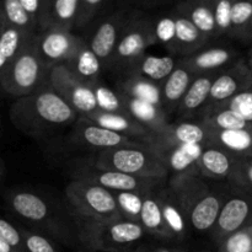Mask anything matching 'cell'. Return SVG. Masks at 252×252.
<instances>
[{
  "label": "cell",
  "instance_id": "cell-1",
  "mask_svg": "<svg viewBox=\"0 0 252 252\" xmlns=\"http://www.w3.org/2000/svg\"><path fill=\"white\" fill-rule=\"evenodd\" d=\"M9 117L20 132L41 138L74 125L79 115L48 84L31 95L16 98L10 106Z\"/></svg>",
  "mask_w": 252,
  "mask_h": 252
},
{
  "label": "cell",
  "instance_id": "cell-2",
  "mask_svg": "<svg viewBox=\"0 0 252 252\" xmlns=\"http://www.w3.org/2000/svg\"><path fill=\"white\" fill-rule=\"evenodd\" d=\"M76 228V239L83 249L91 252H111L130 249L139 243L147 231L140 223L125 220H95L71 213Z\"/></svg>",
  "mask_w": 252,
  "mask_h": 252
},
{
  "label": "cell",
  "instance_id": "cell-3",
  "mask_svg": "<svg viewBox=\"0 0 252 252\" xmlns=\"http://www.w3.org/2000/svg\"><path fill=\"white\" fill-rule=\"evenodd\" d=\"M88 162L100 169L113 170L132 176L166 180L169 175L161 154L144 142L95 153Z\"/></svg>",
  "mask_w": 252,
  "mask_h": 252
},
{
  "label": "cell",
  "instance_id": "cell-4",
  "mask_svg": "<svg viewBox=\"0 0 252 252\" xmlns=\"http://www.w3.org/2000/svg\"><path fill=\"white\" fill-rule=\"evenodd\" d=\"M49 84V69L44 66L33 48V41L7 64L0 76V90L16 98L31 95Z\"/></svg>",
  "mask_w": 252,
  "mask_h": 252
},
{
  "label": "cell",
  "instance_id": "cell-5",
  "mask_svg": "<svg viewBox=\"0 0 252 252\" xmlns=\"http://www.w3.org/2000/svg\"><path fill=\"white\" fill-rule=\"evenodd\" d=\"M157 43L154 17L142 10L134 9L118 41L108 69L125 74L143 54L147 53L149 47Z\"/></svg>",
  "mask_w": 252,
  "mask_h": 252
},
{
  "label": "cell",
  "instance_id": "cell-6",
  "mask_svg": "<svg viewBox=\"0 0 252 252\" xmlns=\"http://www.w3.org/2000/svg\"><path fill=\"white\" fill-rule=\"evenodd\" d=\"M64 192L70 206V213L102 221L123 219L115 193L108 189L85 181L71 180Z\"/></svg>",
  "mask_w": 252,
  "mask_h": 252
},
{
  "label": "cell",
  "instance_id": "cell-7",
  "mask_svg": "<svg viewBox=\"0 0 252 252\" xmlns=\"http://www.w3.org/2000/svg\"><path fill=\"white\" fill-rule=\"evenodd\" d=\"M71 180H79L89 184L97 185L111 192H149L165 186L166 180L139 177L113 171L108 169H100L88 161L75 162L70 170Z\"/></svg>",
  "mask_w": 252,
  "mask_h": 252
},
{
  "label": "cell",
  "instance_id": "cell-8",
  "mask_svg": "<svg viewBox=\"0 0 252 252\" xmlns=\"http://www.w3.org/2000/svg\"><path fill=\"white\" fill-rule=\"evenodd\" d=\"M5 202L7 208L21 219L46 226V233L51 239H58L65 244L70 241V238L58 229L59 223L53 208L43 197L27 189H12L6 193Z\"/></svg>",
  "mask_w": 252,
  "mask_h": 252
},
{
  "label": "cell",
  "instance_id": "cell-9",
  "mask_svg": "<svg viewBox=\"0 0 252 252\" xmlns=\"http://www.w3.org/2000/svg\"><path fill=\"white\" fill-rule=\"evenodd\" d=\"M134 9L127 5L117 7L93 25L90 37L85 38L89 48L100 61L102 69H108L122 32L127 26Z\"/></svg>",
  "mask_w": 252,
  "mask_h": 252
},
{
  "label": "cell",
  "instance_id": "cell-10",
  "mask_svg": "<svg viewBox=\"0 0 252 252\" xmlns=\"http://www.w3.org/2000/svg\"><path fill=\"white\" fill-rule=\"evenodd\" d=\"M85 44L84 37L61 30H47L37 33L33 38L34 52L49 70L65 64Z\"/></svg>",
  "mask_w": 252,
  "mask_h": 252
},
{
  "label": "cell",
  "instance_id": "cell-11",
  "mask_svg": "<svg viewBox=\"0 0 252 252\" xmlns=\"http://www.w3.org/2000/svg\"><path fill=\"white\" fill-rule=\"evenodd\" d=\"M49 85L78 113L79 117L97 111L93 88L76 79L63 64L49 70Z\"/></svg>",
  "mask_w": 252,
  "mask_h": 252
},
{
  "label": "cell",
  "instance_id": "cell-12",
  "mask_svg": "<svg viewBox=\"0 0 252 252\" xmlns=\"http://www.w3.org/2000/svg\"><path fill=\"white\" fill-rule=\"evenodd\" d=\"M233 192L228 194L220 209L218 219L211 230L216 245L226 236L252 224V194L231 186Z\"/></svg>",
  "mask_w": 252,
  "mask_h": 252
},
{
  "label": "cell",
  "instance_id": "cell-13",
  "mask_svg": "<svg viewBox=\"0 0 252 252\" xmlns=\"http://www.w3.org/2000/svg\"><path fill=\"white\" fill-rule=\"evenodd\" d=\"M251 88L252 78L248 63H246L245 59L240 57L238 61L234 62L233 64H230L217 74L216 79L212 84L208 101H207L206 106L202 111L223 105L238 94L249 90Z\"/></svg>",
  "mask_w": 252,
  "mask_h": 252
},
{
  "label": "cell",
  "instance_id": "cell-14",
  "mask_svg": "<svg viewBox=\"0 0 252 252\" xmlns=\"http://www.w3.org/2000/svg\"><path fill=\"white\" fill-rule=\"evenodd\" d=\"M208 129L202 122L194 121H180L169 123L158 132L153 133L148 144L158 152L171 149L189 144H207Z\"/></svg>",
  "mask_w": 252,
  "mask_h": 252
},
{
  "label": "cell",
  "instance_id": "cell-15",
  "mask_svg": "<svg viewBox=\"0 0 252 252\" xmlns=\"http://www.w3.org/2000/svg\"><path fill=\"white\" fill-rule=\"evenodd\" d=\"M69 138L73 144L80 145L84 149H90L96 153L139 142V140H134L126 135L118 134V133L111 132L105 128L93 125L81 117H79L74 123V128L69 134Z\"/></svg>",
  "mask_w": 252,
  "mask_h": 252
},
{
  "label": "cell",
  "instance_id": "cell-16",
  "mask_svg": "<svg viewBox=\"0 0 252 252\" xmlns=\"http://www.w3.org/2000/svg\"><path fill=\"white\" fill-rule=\"evenodd\" d=\"M240 58L234 47L213 46L204 47L187 57L177 58V63L189 69L194 75L206 73H218Z\"/></svg>",
  "mask_w": 252,
  "mask_h": 252
},
{
  "label": "cell",
  "instance_id": "cell-17",
  "mask_svg": "<svg viewBox=\"0 0 252 252\" xmlns=\"http://www.w3.org/2000/svg\"><path fill=\"white\" fill-rule=\"evenodd\" d=\"M88 122L93 125L102 127L105 129L111 130V132L118 133V134L126 135L128 138H132L139 142L149 143L152 133L145 129L143 126L135 122L132 117H129L126 113H110V112H101V111H95L88 116H83Z\"/></svg>",
  "mask_w": 252,
  "mask_h": 252
},
{
  "label": "cell",
  "instance_id": "cell-18",
  "mask_svg": "<svg viewBox=\"0 0 252 252\" xmlns=\"http://www.w3.org/2000/svg\"><path fill=\"white\" fill-rule=\"evenodd\" d=\"M166 186L174 193L175 198L187 214L189 219V212L192 211L194 204L211 191L204 180L198 174L193 172L174 175L170 177Z\"/></svg>",
  "mask_w": 252,
  "mask_h": 252
},
{
  "label": "cell",
  "instance_id": "cell-19",
  "mask_svg": "<svg viewBox=\"0 0 252 252\" xmlns=\"http://www.w3.org/2000/svg\"><path fill=\"white\" fill-rule=\"evenodd\" d=\"M158 198H159L165 224L172 236V241H185L192 231L187 214L185 213L175 198L174 193L167 186L159 189Z\"/></svg>",
  "mask_w": 252,
  "mask_h": 252
},
{
  "label": "cell",
  "instance_id": "cell-20",
  "mask_svg": "<svg viewBox=\"0 0 252 252\" xmlns=\"http://www.w3.org/2000/svg\"><path fill=\"white\" fill-rule=\"evenodd\" d=\"M228 194L220 191H209L199 199L189 212L191 230L199 234L211 233Z\"/></svg>",
  "mask_w": 252,
  "mask_h": 252
},
{
  "label": "cell",
  "instance_id": "cell-21",
  "mask_svg": "<svg viewBox=\"0 0 252 252\" xmlns=\"http://www.w3.org/2000/svg\"><path fill=\"white\" fill-rule=\"evenodd\" d=\"M238 160L240 159L220 148L206 145L197 161V170L202 179L207 177L212 180H228Z\"/></svg>",
  "mask_w": 252,
  "mask_h": 252
},
{
  "label": "cell",
  "instance_id": "cell-22",
  "mask_svg": "<svg viewBox=\"0 0 252 252\" xmlns=\"http://www.w3.org/2000/svg\"><path fill=\"white\" fill-rule=\"evenodd\" d=\"M218 73L201 74L193 79L176 110L177 116L180 118H184V121H189L203 110L208 101L212 84Z\"/></svg>",
  "mask_w": 252,
  "mask_h": 252
},
{
  "label": "cell",
  "instance_id": "cell-23",
  "mask_svg": "<svg viewBox=\"0 0 252 252\" xmlns=\"http://www.w3.org/2000/svg\"><path fill=\"white\" fill-rule=\"evenodd\" d=\"M197 75L185 68L184 65L177 63L176 68L172 73L162 81L160 86V95H161V107L167 115L176 112L180 102L184 98L187 89Z\"/></svg>",
  "mask_w": 252,
  "mask_h": 252
},
{
  "label": "cell",
  "instance_id": "cell-24",
  "mask_svg": "<svg viewBox=\"0 0 252 252\" xmlns=\"http://www.w3.org/2000/svg\"><path fill=\"white\" fill-rule=\"evenodd\" d=\"M207 128V127H206ZM208 129V128H207ZM240 160L252 159V129L212 130L208 129V142Z\"/></svg>",
  "mask_w": 252,
  "mask_h": 252
},
{
  "label": "cell",
  "instance_id": "cell-25",
  "mask_svg": "<svg viewBox=\"0 0 252 252\" xmlns=\"http://www.w3.org/2000/svg\"><path fill=\"white\" fill-rule=\"evenodd\" d=\"M177 65V58L174 56H154L144 53L127 71V75H137L161 86L162 81L172 73Z\"/></svg>",
  "mask_w": 252,
  "mask_h": 252
},
{
  "label": "cell",
  "instance_id": "cell-26",
  "mask_svg": "<svg viewBox=\"0 0 252 252\" xmlns=\"http://www.w3.org/2000/svg\"><path fill=\"white\" fill-rule=\"evenodd\" d=\"M171 15L175 21V56H181L180 58H182L206 47L209 39L184 14L174 9Z\"/></svg>",
  "mask_w": 252,
  "mask_h": 252
},
{
  "label": "cell",
  "instance_id": "cell-27",
  "mask_svg": "<svg viewBox=\"0 0 252 252\" xmlns=\"http://www.w3.org/2000/svg\"><path fill=\"white\" fill-rule=\"evenodd\" d=\"M122 100L126 113L132 117L135 122L143 126L145 129L149 130L152 134L170 123L169 115L162 110L161 106L135 100V98L127 97V96H122Z\"/></svg>",
  "mask_w": 252,
  "mask_h": 252
},
{
  "label": "cell",
  "instance_id": "cell-28",
  "mask_svg": "<svg viewBox=\"0 0 252 252\" xmlns=\"http://www.w3.org/2000/svg\"><path fill=\"white\" fill-rule=\"evenodd\" d=\"M80 0H48L41 32L61 30L73 32L78 19Z\"/></svg>",
  "mask_w": 252,
  "mask_h": 252
},
{
  "label": "cell",
  "instance_id": "cell-29",
  "mask_svg": "<svg viewBox=\"0 0 252 252\" xmlns=\"http://www.w3.org/2000/svg\"><path fill=\"white\" fill-rule=\"evenodd\" d=\"M159 189L144 193L139 223L147 231V234H150V235L155 236L160 240L172 241V236L167 229L166 224H165L161 208H160L159 198H158Z\"/></svg>",
  "mask_w": 252,
  "mask_h": 252
},
{
  "label": "cell",
  "instance_id": "cell-30",
  "mask_svg": "<svg viewBox=\"0 0 252 252\" xmlns=\"http://www.w3.org/2000/svg\"><path fill=\"white\" fill-rule=\"evenodd\" d=\"M204 144H189L171 148L161 152L162 160L165 162L167 172H172L171 176L180 174H198L197 161L203 152ZM199 175V174H198Z\"/></svg>",
  "mask_w": 252,
  "mask_h": 252
},
{
  "label": "cell",
  "instance_id": "cell-31",
  "mask_svg": "<svg viewBox=\"0 0 252 252\" xmlns=\"http://www.w3.org/2000/svg\"><path fill=\"white\" fill-rule=\"evenodd\" d=\"M175 10L184 14L207 39L211 41L212 38H217L216 22L211 0H189L180 2Z\"/></svg>",
  "mask_w": 252,
  "mask_h": 252
},
{
  "label": "cell",
  "instance_id": "cell-32",
  "mask_svg": "<svg viewBox=\"0 0 252 252\" xmlns=\"http://www.w3.org/2000/svg\"><path fill=\"white\" fill-rule=\"evenodd\" d=\"M71 74L89 86H93L100 81V74L102 70L100 61L89 48L88 43L81 47L65 64Z\"/></svg>",
  "mask_w": 252,
  "mask_h": 252
},
{
  "label": "cell",
  "instance_id": "cell-33",
  "mask_svg": "<svg viewBox=\"0 0 252 252\" xmlns=\"http://www.w3.org/2000/svg\"><path fill=\"white\" fill-rule=\"evenodd\" d=\"M199 122L212 130L252 129L250 122L225 106H216L199 113Z\"/></svg>",
  "mask_w": 252,
  "mask_h": 252
},
{
  "label": "cell",
  "instance_id": "cell-34",
  "mask_svg": "<svg viewBox=\"0 0 252 252\" xmlns=\"http://www.w3.org/2000/svg\"><path fill=\"white\" fill-rule=\"evenodd\" d=\"M117 93L122 96L161 106L160 85L142 76L127 75L118 83Z\"/></svg>",
  "mask_w": 252,
  "mask_h": 252
},
{
  "label": "cell",
  "instance_id": "cell-35",
  "mask_svg": "<svg viewBox=\"0 0 252 252\" xmlns=\"http://www.w3.org/2000/svg\"><path fill=\"white\" fill-rule=\"evenodd\" d=\"M34 36L36 34L27 33L11 26L4 19L0 29V52L6 66L32 43Z\"/></svg>",
  "mask_w": 252,
  "mask_h": 252
},
{
  "label": "cell",
  "instance_id": "cell-36",
  "mask_svg": "<svg viewBox=\"0 0 252 252\" xmlns=\"http://www.w3.org/2000/svg\"><path fill=\"white\" fill-rule=\"evenodd\" d=\"M0 11L5 21L11 26L31 34L38 33V27L34 20L27 14L20 4V0H4L0 1Z\"/></svg>",
  "mask_w": 252,
  "mask_h": 252
},
{
  "label": "cell",
  "instance_id": "cell-37",
  "mask_svg": "<svg viewBox=\"0 0 252 252\" xmlns=\"http://www.w3.org/2000/svg\"><path fill=\"white\" fill-rule=\"evenodd\" d=\"M113 10V2L108 0H80L75 30L88 29L102 16Z\"/></svg>",
  "mask_w": 252,
  "mask_h": 252
},
{
  "label": "cell",
  "instance_id": "cell-38",
  "mask_svg": "<svg viewBox=\"0 0 252 252\" xmlns=\"http://www.w3.org/2000/svg\"><path fill=\"white\" fill-rule=\"evenodd\" d=\"M91 88L96 98L97 111L110 113H126L122 96L117 93V90L106 86L105 84L101 83V80L94 84Z\"/></svg>",
  "mask_w": 252,
  "mask_h": 252
},
{
  "label": "cell",
  "instance_id": "cell-39",
  "mask_svg": "<svg viewBox=\"0 0 252 252\" xmlns=\"http://www.w3.org/2000/svg\"><path fill=\"white\" fill-rule=\"evenodd\" d=\"M118 209L125 220L139 223L143 197L145 192H113Z\"/></svg>",
  "mask_w": 252,
  "mask_h": 252
},
{
  "label": "cell",
  "instance_id": "cell-40",
  "mask_svg": "<svg viewBox=\"0 0 252 252\" xmlns=\"http://www.w3.org/2000/svg\"><path fill=\"white\" fill-rule=\"evenodd\" d=\"M252 17V0L248 1H233L229 38L240 39Z\"/></svg>",
  "mask_w": 252,
  "mask_h": 252
},
{
  "label": "cell",
  "instance_id": "cell-41",
  "mask_svg": "<svg viewBox=\"0 0 252 252\" xmlns=\"http://www.w3.org/2000/svg\"><path fill=\"white\" fill-rule=\"evenodd\" d=\"M19 230L26 252H62L61 249L52 240L51 236L22 226H19Z\"/></svg>",
  "mask_w": 252,
  "mask_h": 252
},
{
  "label": "cell",
  "instance_id": "cell-42",
  "mask_svg": "<svg viewBox=\"0 0 252 252\" xmlns=\"http://www.w3.org/2000/svg\"><path fill=\"white\" fill-rule=\"evenodd\" d=\"M217 248L218 252H252V224L226 236Z\"/></svg>",
  "mask_w": 252,
  "mask_h": 252
},
{
  "label": "cell",
  "instance_id": "cell-43",
  "mask_svg": "<svg viewBox=\"0 0 252 252\" xmlns=\"http://www.w3.org/2000/svg\"><path fill=\"white\" fill-rule=\"evenodd\" d=\"M154 31L155 38L158 43H161L166 47L170 53L174 54L175 52V21L171 12L169 15L155 19L154 17Z\"/></svg>",
  "mask_w": 252,
  "mask_h": 252
},
{
  "label": "cell",
  "instance_id": "cell-44",
  "mask_svg": "<svg viewBox=\"0 0 252 252\" xmlns=\"http://www.w3.org/2000/svg\"><path fill=\"white\" fill-rule=\"evenodd\" d=\"M228 181L230 186L252 194V160H238Z\"/></svg>",
  "mask_w": 252,
  "mask_h": 252
},
{
  "label": "cell",
  "instance_id": "cell-45",
  "mask_svg": "<svg viewBox=\"0 0 252 252\" xmlns=\"http://www.w3.org/2000/svg\"><path fill=\"white\" fill-rule=\"evenodd\" d=\"M213 7L214 22H216L217 38L223 36H229L230 32V20H231V0H211Z\"/></svg>",
  "mask_w": 252,
  "mask_h": 252
},
{
  "label": "cell",
  "instance_id": "cell-46",
  "mask_svg": "<svg viewBox=\"0 0 252 252\" xmlns=\"http://www.w3.org/2000/svg\"><path fill=\"white\" fill-rule=\"evenodd\" d=\"M219 106H225L226 108L240 115L241 117L245 118L252 125V88L238 94L233 98H230L228 102Z\"/></svg>",
  "mask_w": 252,
  "mask_h": 252
},
{
  "label": "cell",
  "instance_id": "cell-47",
  "mask_svg": "<svg viewBox=\"0 0 252 252\" xmlns=\"http://www.w3.org/2000/svg\"><path fill=\"white\" fill-rule=\"evenodd\" d=\"M0 239L9 244L14 250L17 252H26L22 243L21 234H20L19 226L14 225L6 219L0 218Z\"/></svg>",
  "mask_w": 252,
  "mask_h": 252
},
{
  "label": "cell",
  "instance_id": "cell-48",
  "mask_svg": "<svg viewBox=\"0 0 252 252\" xmlns=\"http://www.w3.org/2000/svg\"><path fill=\"white\" fill-rule=\"evenodd\" d=\"M239 41L252 44V17H251L250 22H249V25L246 26L244 33L241 34V37H240V39H239Z\"/></svg>",
  "mask_w": 252,
  "mask_h": 252
},
{
  "label": "cell",
  "instance_id": "cell-49",
  "mask_svg": "<svg viewBox=\"0 0 252 252\" xmlns=\"http://www.w3.org/2000/svg\"><path fill=\"white\" fill-rule=\"evenodd\" d=\"M153 252H186L181 249L176 248H170V246L165 245H159V246H152Z\"/></svg>",
  "mask_w": 252,
  "mask_h": 252
},
{
  "label": "cell",
  "instance_id": "cell-50",
  "mask_svg": "<svg viewBox=\"0 0 252 252\" xmlns=\"http://www.w3.org/2000/svg\"><path fill=\"white\" fill-rule=\"evenodd\" d=\"M2 22H4V16H2L1 11H0V29H1ZM5 68H6V63H5L4 58H2V56H1V52H0V76H1V74L4 73Z\"/></svg>",
  "mask_w": 252,
  "mask_h": 252
},
{
  "label": "cell",
  "instance_id": "cell-51",
  "mask_svg": "<svg viewBox=\"0 0 252 252\" xmlns=\"http://www.w3.org/2000/svg\"><path fill=\"white\" fill-rule=\"evenodd\" d=\"M0 252H17L11 248L7 243H5L2 239H0Z\"/></svg>",
  "mask_w": 252,
  "mask_h": 252
},
{
  "label": "cell",
  "instance_id": "cell-52",
  "mask_svg": "<svg viewBox=\"0 0 252 252\" xmlns=\"http://www.w3.org/2000/svg\"><path fill=\"white\" fill-rule=\"evenodd\" d=\"M246 63H248V66H249V70H250V74H251V78H252V44L250 47V49H249V53H248V58L245 59Z\"/></svg>",
  "mask_w": 252,
  "mask_h": 252
},
{
  "label": "cell",
  "instance_id": "cell-53",
  "mask_svg": "<svg viewBox=\"0 0 252 252\" xmlns=\"http://www.w3.org/2000/svg\"><path fill=\"white\" fill-rule=\"evenodd\" d=\"M134 252H153V249L149 245H139L134 249Z\"/></svg>",
  "mask_w": 252,
  "mask_h": 252
},
{
  "label": "cell",
  "instance_id": "cell-54",
  "mask_svg": "<svg viewBox=\"0 0 252 252\" xmlns=\"http://www.w3.org/2000/svg\"><path fill=\"white\" fill-rule=\"evenodd\" d=\"M4 171H5L4 162H2V160L0 159V180H1L2 176H4Z\"/></svg>",
  "mask_w": 252,
  "mask_h": 252
},
{
  "label": "cell",
  "instance_id": "cell-55",
  "mask_svg": "<svg viewBox=\"0 0 252 252\" xmlns=\"http://www.w3.org/2000/svg\"><path fill=\"white\" fill-rule=\"evenodd\" d=\"M111 252H134V249H127V250H120V251H111Z\"/></svg>",
  "mask_w": 252,
  "mask_h": 252
},
{
  "label": "cell",
  "instance_id": "cell-56",
  "mask_svg": "<svg viewBox=\"0 0 252 252\" xmlns=\"http://www.w3.org/2000/svg\"><path fill=\"white\" fill-rule=\"evenodd\" d=\"M75 252H91V251H88V250H85V249H79V250H76Z\"/></svg>",
  "mask_w": 252,
  "mask_h": 252
},
{
  "label": "cell",
  "instance_id": "cell-57",
  "mask_svg": "<svg viewBox=\"0 0 252 252\" xmlns=\"http://www.w3.org/2000/svg\"><path fill=\"white\" fill-rule=\"evenodd\" d=\"M199 252H211V251H207V250H204V251H199Z\"/></svg>",
  "mask_w": 252,
  "mask_h": 252
},
{
  "label": "cell",
  "instance_id": "cell-58",
  "mask_svg": "<svg viewBox=\"0 0 252 252\" xmlns=\"http://www.w3.org/2000/svg\"><path fill=\"white\" fill-rule=\"evenodd\" d=\"M251 160H252V159H251Z\"/></svg>",
  "mask_w": 252,
  "mask_h": 252
}]
</instances>
